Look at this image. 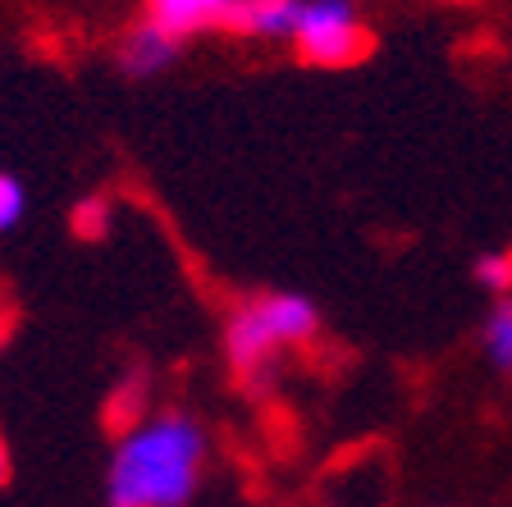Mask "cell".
<instances>
[{
	"mask_svg": "<svg viewBox=\"0 0 512 507\" xmlns=\"http://www.w3.org/2000/svg\"><path fill=\"white\" fill-rule=\"evenodd\" d=\"M211 439L183 407L147 412L119 430L106 462V507H188L206 480Z\"/></svg>",
	"mask_w": 512,
	"mask_h": 507,
	"instance_id": "cell-1",
	"label": "cell"
},
{
	"mask_svg": "<svg viewBox=\"0 0 512 507\" xmlns=\"http://www.w3.org/2000/svg\"><path fill=\"white\" fill-rule=\"evenodd\" d=\"M320 334V307L302 293H256L224 316V361L243 375L247 393L275 384L279 357Z\"/></svg>",
	"mask_w": 512,
	"mask_h": 507,
	"instance_id": "cell-2",
	"label": "cell"
},
{
	"mask_svg": "<svg viewBox=\"0 0 512 507\" xmlns=\"http://www.w3.org/2000/svg\"><path fill=\"white\" fill-rule=\"evenodd\" d=\"M288 46L311 69H352L371 55L375 37L352 0H302Z\"/></svg>",
	"mask_w": 512,
	"mask_h": 507,
	"instance_id": "cell-3",
	"label": "cell"
},
{
	"mask_svg": "<svg viewBox=\"0 0 512 507\" xmlns=\"http://www.w3.org/2000/svg\"><path fill=\"white\" fill-rule=\"evenodd\" d=\"M256 5L261 0H147L142 14L151 23L188 42V37H202V32H234L247 37V23H252Z\"/></svg>",
	"mask_w": 512,
	"mask_h": 507,
	"instance_id": "cell-4",
	"label": "cell"
},
{
	"mask_svg": "<svg viewBox=\"0 0 512 507\" xmlns=\"http://www.w3.org/2000/svg\"><path fill=\"white\" fill-rule=\"evenodd\" d=\"M179 51H183L179 37H170L160 23H151L147 14H142V19L128 23V32L119 37L115 60H119V69H124L128 78H156V74H165V69L179 60Z\"/></svg>",
	"mask_w": 512,
	"mask_h": 507,
	"instance_id": "cell-5",
	"label": "cell"
},
{
	"mask_svg": "<svg viewBox=\"0 0 512 507\" xmlns=\"http://www.w3.org/2000/svg\"><path fill=\"white\" fill-rule=\"evenodd\" d=\"M480 352H485L494 375L512 380V293L494 297L485 320H480Z\"/></svg>",
	"mask_w": 512,
	"mask_h": 507,
	"instance_id": "cell-6",
	"label": "cell"
},
{
	"mask_svg": "<svg viewBox=\"0 0 512 507\" xmlns=\"http://www.w3.org/2000/svg\"><path fill=\"white\" fill-rule=\"evenodd\" d=\"M147 412H151V375L142 366H128L115 380V389H110L106 421L115 430H128V425H138Z\"/></svg>",
	"mask_w": 512,
	"mask_h": 507,
	"instance_id": "cell-7",
	"label": "cell"
},
{
	"mask_svg": "<svg viewBox=\"0 0 512 507\" xmlns=\"http://www.w3.org/2000/svg\"><path fill=\"white\" fill-rule=\"evenodd\" d=\"M302 0H261L247 23V37H261V42H288L293 37V23H298Z\"/></svg>",
	"mask_w": 512,
	"mask_h": 507,
	"instance_id": "cell-8",
	"label": "cell"
},
{
	"mask_svg": "<svg viewBox=\"0 0 512 507\" xmlns=\"http://www.w3.org/2000/svg\"><path fill=\"white\" fill-rule=\"evenodd\" d=\"M471 279L490 297L512 293V247H494V252H480L471 265Z\"/></svg>",
	"mask_w": 512,
	"mask_h": 507,
	"instance_id": "cell-9",
	"label": "cell"
},
{
	"mask_svg": "<svg viewBox=\"0 0 512 507\" xmlns=\"http://www.w3.org/2000/svg\"><path fill=\"white\" fill-rule=\"evenodd\" d=\"M69 229L78 233V238H87V243H101L110 233V201L106 197H83L69 211Z\"/></svg>",
	"mask_w": 512,
	"mask_h": 507,
	"instance_id": "cell-10",
	"label": "cell"
},
{
	"mask_svg": "<svg viewBox=\"0 0 512 507\" xmlns=\"http://www.w3.org/2000/svg\"><path fill=\"white\" fill-rule=\"evenodd\" d=\"M23 215H28V188H23L14 174L0 169V238L19 229Z\"/></svg>",
	"mask_w": 512,
	"mask_h": 507,
	"instance_id": "cell-11",
	"label": "cell"
},
{
	"mask_svg": "<svg viewBox=\"0 0 512 507\" xmlns=\"http://www.w3.org/2000/svg\"><path fill=\"white\" fill-rule=\"evenodd\" d=\"M10 476H14V457H10V444L0 439V489L10 485Z\"/></svg>",
	"mask_w": 512,
	"mask_h": 507,
	"instance_id": "cell-12",
	"label": "cell"
}]
</instances>
